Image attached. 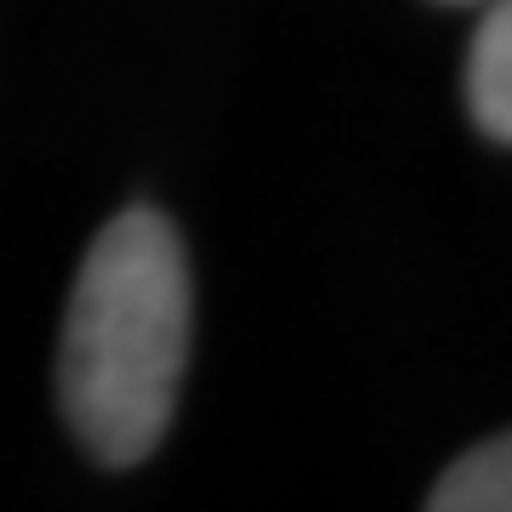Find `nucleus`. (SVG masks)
Listing matches in <instances>:
<instances>
[{
  "label": "nucleus",
  "instance_id": "obj_1",
  "mask_svg": "<svg viewBox=\"0 0 512 512\" xmlns=\"http://www.w3.org/2000/svg\"><path fill=\"white\" fill-rule=\"evenodd\" d=\"M188 330L183 239L160 211L131 205L80 262L57 348L63 416L103 467H137L165 439L188 370Z\"/></svg>",
  "mask_w": 512,
  "mask_h": 512
},
{
  "label": "nucleus",
  "instance_id": "obj_3",
  "mask_svg": "<svg viewBox=\"0 0 512 512\" xmlns=\"http://www.w3.org/2000/svg\"><path fill=\"white\" fill-rule=\"evenodd\" d=\"M433 512H512V433L473 444L427 495Z\"/></svg>",
  "mask_w": 512,
  "mask_h": 512
},
{
  "label": "nucleus",
  "instance_id": "obj_2",
  "mask_svg": "<svg viewBox=\"0 0 512 512\" xmlns=\"http://www.w3.org/2000/svg\"><path fill=\"white\" fill-rule=\"evenodd\" d=\"M467 109L478 131L512 143V0H490L467 52Z\"/></svg>",
  "mask_w": 512,
  "mask_h": 512
}]
</instances>
